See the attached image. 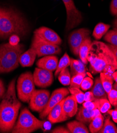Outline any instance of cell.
Returning <instances> with one entry per match:
<instances>
[{
	"label": "cell",
	"mask_w": 117,
	"mask_h": 133,
	"mask_svg": "<svg viewBox=\"0 0 117 133\" xmlns=\"http://www.w3.org/2000/svg\"><path fill=\"white\" fill-rule=\"evenodd\" d=\"M21 103L17 98L15 79L9 85L0 103V132H9L14 126Z\"/></svg>",
	"instance_id": "obj_1"
},
{
	"label": "cell",
	"mask_w": 117,
	"mask_h": 133,
	"mask_svg": "<svg viewBox=\"0 0 117 133\" xmlns=\"http://www.w3.org/2000/svg\"><path fill=\"white\" fill-rule=\"evenodd\" d=\"M89 70L93 74L103 72L107 66L117 69V61L108 45L99 41H93L88 56Z\"/></svg>",
	"instance_id": "obj_2"
},
{
	"label": "cell",
	"mask_w": 117,
	"mask_h": 133,
	"mask_svg": "<svg viewBox=\"0 0 117 133\" xmlns=\"http://www.w3.org/2000/svg\"><path fill=\"white\" fill-rule=\"evenodd\" d=\"M29 31L28 22L21 13L13 9L4 8L0 20V38L6 39L12 35H27Z\"/></svg>",
	"instance_id": "obj_3"
},
{
	"label": "cell",
	"mask_w": 117,
	"mask_h": 133,
	"mask_svg": "<svg viewBox=\"0 0 117 133\" xmlns=\"http://www.w3.org/2000/svg\"><path fill=\"white\" fill-rule=\"evenodd\" d=\"M23 50L24 46L20 44L15 46L10 43L0 45V73H8L16 69Z\"/></svg>",
	"instance_id": "obj_4"
},
{
	"label": "cell",
	"mask_w": 117,
	"mask_h": 133,
	"mask_svg": "<svg viewBox=\"0 0 117 133\" xmlns=\"http://www.w3.org/2000/svg\"><path fill=\"white\" fill-rule=\"evenodd\" d=\"M45 123L33 116L27 108L22 110L18 122L12 130V133H30L42 128Z\"/></svg>",
	"instance_id": "obj_5"
},
{
	"label": "cell",
	"mask_w": 117,
	"mask_h": 133,
	"mask_svg": "<svg viewBox=\"0 0 117 133\" xmlns=\"http://www.w3.org/2000/svg\"><path fill=\"white\" fill-rule=\"evenodd\" d=\"M17 89L19 99L23 102H29L35 90L33 75L31 72H26L20 75Z\"/></svg>",
	"instance_id": "obj_6"
},
{
	"label": "cell",
	"mask_w": 117,
	"mask_h": 133,
	"mask_svg": "<svg viewBox=\"0 0 117 133\" xmlns=\"http://www.w3.org/2000/svg\"><path fill=\"white\" fill-rule=\"evenodd\" d=\"M31 47L36 51L38 57L59 54L61 49L59 45L45 42L34 34L32 39Z\"/></svg>",
	"instance_id": "obj_7"
},
{
	"label": "cell",
	"mask_w": 117,
	"mask_h": 133,
	"mask_svg": "<svg viewBox=\"0 0 117 133\" xmlns=\"http://www.w3.org/2000/svg\"><path fill=\"white\" fill-rule=\"evenodd\" d=\"M62 1L67 11L66 30L69 31L81 23L82 16L76 8L73 0H62Z\"/></svg>",
	"instance_id": "obj_8"
},
{
	"label": "cell",
	"mask_w": 117,
	"mask_h": 133,
	"mask_svg": "<svg viewBox=\"0 0 117 133\" xmlns=\"http://www.w3.org/2000/svg\"><path fill=\"white\" fill-rule=\"evenodd\" d=\"M90 30L87 28H80L73 31L69 36L68 43L71 51L75 56L79 55L80 46L89 37Z\"/></svg>",
	"instance_id": "obj_9"
},
{
	"label": "cell",
	"mask_w": 117,
	"mask_h": 133,
	"mask_svg": "<svg viewBox=\"0 0 117 133\" xmlns=\"http://www.w3.org/2000/svg\"><path fill=\"white\" fill-rule=\"evenodd\" d=\"M50 92L46 90H35L29 101L30 109L38 112H42L49 101Z\"/></svg>",
	"instance_id": "obj_10"
},
{
	"label": "cell",
	"mask_w": 117,
	"mask_h": 133,
	"mask_svg": "<svg viewBox=\"0 0 117 133\" xmlns=\"http://www.w3.org/2000/svg\"><path fill=\"white\" fill-rule=\"evenodd\" d=\"M70 94L68 89L59 88L55 90L50 97L49 101L44 109L40 113V118L43 119L48 116V114L55 105L61 101Z\"/></svg>",
	"instance_id": "obj_11"
},
{
	"label": "cell",
	"mask_w": 117,
	"mask_h": 133,
	"mask_svg": "<svg viewBox=\"0 0 117 133\" xmlns=\"http://www.w3.org/2000/svg\"><path fill=\"white\" fill-rule=\"evenodd\" d=\"M33 75L35 85L38 87L47 88L53 82L54 77L52 72L45 69L36 68Z\"/></svg>",
	"instance_id": "obj_12"
},
{
	"label": "cell",
	"mask_w": 117,
	"mask_h": 133,
	"mask_svg": "<svg viewBox=\"0 0 117 133\" xmlns=\"http://www.w3.org/2000/svg\"><path fill=\"white\" fill-rule=\"evenodd\" d=\"M34 34L36 35L45 42L57 45H60L62 43L60 37L52 29L45 26H41L36 29Z\"/></svg>",
	"instance_id": "obj_13"
},
{
	"label": "cell",
	"mask_w": 117,
	"mask_h": 133,
	"mask_svg": "<svg viewBox=\"0 0 117 133\" xmlns=\"http://www.w3.org/2000/svg\"><path fill=\"white\" fill-rule=\"evenodd\" d=\"M64 99L55 105L48 114V119L51 123H61L67 121L69 117L65 113L63 108Z\"/></svg>",
	"instance_id": "obj_14"
},
{
	"label": "cell",
	"mask_w": 117,
	"mask_h": 133,
	"mask_svg": "<svg viewBox=\"0 0 117 133\" xmlns=\"http://www.w3.org/2000/svg\"><path fill=\"white\" fill-rule=\"evenodd\" d=\"M58 63V58L56 56L48 55L38 59L36 62V65L38 68L53 72L56 70Z\"/></svg>",
	"instance_id": "obj_15"
},
{
	"label": "cell",
	"mask_w": 117,
	"mask_h": 133,
	"mask_svg": "<svg viewBox=\"0 0 117 133\" xmlns=\"http://www.w3.org/2000/svg\"><path fill=\"white\" fill-rule=\"evenodd\" d=\"M98 110H99L98 109L95 110H90L82 106L77 110L76 114V119L84 124L89 123L100 112H98Z\"/></svg>",
	"instance_id": "obj_16"
},
{
	"label": "cell",
	"mask_w": 117,
	"mask_h": 133,
	"mask_svg": "<svg viewBox=\"0 0 117 133\" xmlns=\"http://www.w3.org/2000/svg\"><path fill=\"white\" fill-rule=\"evenodd\" d=\"M64 111L69 118L74 116L77 111V102L75 98L71 95L65 98L63 104Z\"/></svg>",
	"instance_id": "obj_17"
},
{
	"label": "cell",
	"mask_w": 117,
	"mask_h": 133,
	"mask_svg": "<svg viewBox=\"0 0 117 133\" xmlns=\"http://www.w3.org/2000/svg\"><path fill=\"white\" fill-rule=\"evenodd\" d=\"M37 56L35 50L32 47L25 52L22 53L19 59V63L23 67L31 66Z\"/></svg>",
	"instance_id": "obj_18"
},
{
	"label": "cell",
	"mask_w": 117,
	"mask_h": 133,
	"mask_svg": "<svg viewBox=\"0 0 117 133\" xmlns=\"http://www.w3.org/2000/svg\"><path fill=\"white\" fill-rule=\"evenodd\" d=\"M91 91L92 92L95 99L108 98V94L102 84L100 77L96 78L95 84Z\"/></svg>",
	"instance_id": "obj_19"
},
{
	"label": "cell",
	"mask_w": 117,
	"mask_h": 133,
	"mask_svg": "<svg viewBox=\"0 0 117 133\" xmlns=\"http://www.w3.org/2000/svg\"><path fill=\"white\" fill-rule=\"evenodd\" d=\"M92 42L90 37L87 38L82 43L79 51V55L81 61L84 64L88 63V56L91 47Z\"/></svg>",
	"instance_id": "obj_20"
},
{
	"label": "cell",
	"mask_w": 117,
	"mask_h": 133,
	"mask_svg": "<svg viewBox=\"0 0 117 133\" xmlns=\"http://www.w3.org/2000/svg\"><path fill=\"white\" fill-rule=\"evenodd\" d=\"M70 133H89V130L85 124L80 121H74L67 124Z\"/></svg>",
	"instance_id": "obj_21"
},
{
	"label": "cell",
	"mask_w": 117,
	"mask_h": 133,
	"mask_svg": "<svg viewBox=\"0 0 117 133\" xmlns=\"http://www.w3.org/2000/svg\"><path fill=\"white\" fill-rule=\"evenodd\" d=\"M104 117L99 112L90 123L89 125V131L91 133H97L103 125Z\"/></svg>",
	"instance_id": "obj_22"
},
{
	"label": "cell",
	"mask_w": 117,
	"mask_h": 133,
	"mask_svg": "<svg viewBox=\"0 0 117 133\" xmlns=\"http://www.w3.org/2000/svg\"><path fill=\"white\" fill-rule=\"evenodd\" d=\"M70 66L72 76L80 73H86L85 66L82 61L71 58Z\"/></svg>",
	"instance_id": "obj_23"
},
{
	"label": "cell",
	"mask_w": 117,
	"mask_h": 133,
	"mask_svg": "<svg viewBox=\"0 0 117 133\" xmlns=\"http://www.w3.org/2000/svg\"><path fill=\"white\" fill-rule=\"evenodd\" d=\"M110 25L102 22L97 24L92 32L93 37L97 40H100L108 31Z\"/></svg>",
	"instance_id": "obj_24"
},
{
	"label": "cell",
	"mask_w": 117,
	"mask_h": 133,
	"mask_svg": "<svg viewBox=\"0 0 117 133\" xmlns=\"http://www.w3.org/2000/svg\"><path fill=\"white\" fill-rule=\"evenodd\" d=\"M97 108L103 114L107 112L111 108V104L107 99H95L93 101Z\"/></svg>",
	"instance_id": "obj_25"
},
{
	"label": "cell",
	"mask_w": 117,
	"mask_h": 133,
	"mask_svg": "<svg viewBox=\"0 0 117 133\" xmlns=\"http://www.w3.org/2000/svg\"><path fill=\"white\" fill-rule=\"evenodd\" d=\"M70 63L71 59L69 57L68 54L67 52H66L58 63L57 69L55 71V76L57 77L61 71H62L64 69L68 68L70 65Z\"/></svg>",
	"instance_id": "obj_26"
},
{
	"label": "cell",
	"mask_w": 117,
	"mask_h": 133,
	"mask_svg": "<svg viewBox=\"0 0 117 133\" xmlns=\"http://www.w3.org/2000/svg\"><path fill=\"white\" fill-rule=\"evenodd\" d=\"M100 78L102 84L108 94L113 88V78L106 75L102 72L100 73Z\"/></svg>",
	"instance_id": "obj_27"
},
{
	"label": "cell",
	"mask_w": 117,
	"mask_h": 133,
	"mask_svg": "<svg viewBox=\"0 0 117 133\" xmlns=\"http://www.w3.org/2000/svg\"><path fill=\"white\" fill-rule=\"evenodd\" d=\"M98 133H117V127L111 121L110 118L106 119L102 128Z\"/></svg>",
	"instance_id": "obj_28"
},
{
	"label": "cell",
	"mask_w": 117,
	"mask_h": 133,
	"mask_svg": "<svg viewBox=\"0 0 117 133\" xmlns=\"http://www.w3.org/2000/svg\"><path fill=\"white\" fill-rule=\"evenodd\" d=\"M71 74L68 68L60 72L58 75V79L63 85H69L71 83Z\"/></svg>",
	"instance_id": "obj_29"
},
{
	"label": "cell",
	"mask_w": 117,
	"mask_h": 133,
	"mask_svg": "<svg viewBox=\"0 0 117 133\" xmlns=\"http://www.w3.org/2000/svg\"><path fill=\"white\" fill-rule=\"evenodd\" d=\"M68 90L70 94L75 98L78 103L81 104L84 102L85 94L79 89V88L70 87Z\"/></svg>",
	"instance_id": "obj_30"
},
{
	"label": "cell",
	"mask_w": 117,
	"mask_h": 133,
	"mask_svg": "<svg viewBox=\"0 0 117 133\" xmlns=\"http://www.w3.org/2000/svg\"><path fill=\"white\" fill-rule=\"evenodd\" d=\"M104 40L107 43L114 46H117V30L108 31L104 36Z\"/></svg>",
	"instance_id": "obj_31"
},
{
	"label": "cell",
	"mask_w": 117,
	"mask_h": 133,
	"mask_svg": "<svg viewBox=\"0 0 117 133\" xmlns=\"http://www.w3.org/2000/svg\"><path fill=\"white\" fill-rule=\"evenodd\" d=\"M86 73H83L77 74L72 76L71 79V83L70 84V87H74L80 89L83 79L86 76Z\"/></svg>",
	"instance_id": "obj_32"
},
{
	"label": "cell",
	"mask_w": 117,
	"mask_h": 133,
	"mask_svg": "<svg viewBox=\"0 0 117 133\" xmlns=\"http://www.w3.org/2000/svg\"><path fill=\"white\" fill-rule=\"evenodd\" d=\"M93 85V79L90 77H85L81 84V89L83 91H87L91 88Z\"/></svg>",
	"instance_id": "obj_33"
},
{
	"label": "cell",
	"mask_w": 117,
	"mask_h": 133,
	"mask_svg": "<svg viewBox=\"0 0 117 133\" xmlns=\"http://www.w3.org/2000/svg\"><path fill=\"white\" fill-rule=\"evenodd\" d=\"M108 98L111 104L115 107L117 105V90L112 88L108 94Z\"/></svg>",
	"instance_id": "obj_34"
},
{
	"label": "cell",
	"mask_w": 117,
	"mask_h": 133,
	"mask_svg": "<svg viewBox=\"0 0 117 133\" xmlns=\"http://www.w3.org/2000/svg\"><path fill=\"white\" fill-rule=\"evenodd\" d=\"M110 11L112 15L117 16V0H112L110 5Z\"/></svg>",
	"instance_id": "obj_35"
},
{
	"label": "cell",
	"mask_w": 117,
	"mask_h": 133,
	"mask_svg": "<svg viewBox=\"0 0 117 133\" xmlns=\"http://www.w3.org/2000/svg\"><path fill=\"white\" fill-rule=\"evenodd\" d=\"M51 133H70L68 128H65L63 126L57 127L51 131Z\"/></svg>",
	"instance_id": "obj_36"
},
{
	"label": "cell",
	"mask_w": 117,
	"mask_h": 133,
	"mask_svg": "<svg viewBox=\"0 0 117 133\" xmlns=\"http://www.w3.org/2000/svg\"><path fill=\"white\" fill-rule=\"evenodd\" d=\"M19 41H20L19 37L18 35H13L10 37L9 43L13 46H15L18 45Z\"/></svg>",
	"instance_id": "obj_37"
},
{
	"label": "cell",
	"mask_w": 117,
	"mask_h": 133,
	"mask_svg": "<svg viewBox=\"0 0 117 133\" xmlns=\"http://www.w3.org/2000/svg\"><path fill=\"white\" fill-rule=\"evenodd\" d=\"M83 106L84 107L90 109V110H95L97 109V107L93 101H84Z\"/></svg>",
	"instance_id": "obj_38"
},
{
	"label": "cell",
	"mask_w": 117,
	"mask_h": 133,
	"mask_svg": "<svg viewBox=\"0 0 117 133\" xmlns=\"http://www.w3.org/2000/svg\"><path fill=\"white\" fill-rule=\"evenodd\" d=\"M107 113L111 116L112 120L115 123H117V110L116 109H114V110L110 109L107 111Z\"/></svg>",
	"instance_id": "obj_39"
},
{
	"label": "cell",
	"mask_w": 117,
	"mask_h": 133,
	"mask_svg": "<svg viewBox=\"0 0 117 133\" xmlns=\"http://www.w3.org/2000/svg\"><path fill=\"white\" fill-rule=\"evenodd\" d=\"M95 98L91 91L87 92L85 94V100L84 101H93Z\"/></svg>",
	"instance_id": "obj_40"
},
{
	"label": "cell",
	"mask_w": 117,
	"mask_h": 133,
	"mask_svg": "<svg viewBox=\"0 0 117 133\" xmlns=\"http://www.w3.org/2000/svg\"><path fill=\"white\" fill-rule=\"evenodd\" d=\"M5 94V88L4 83L1 79H0V99L3 98Z\"/></svg>",
	"instance_id": "obj_41"
},
{
	"label": "cell",
	"mask_w": 117,
	"mask_h": 133,
	"mask_svg": "<svg viewBox=\"0 0 117 133\" xmlns=\"http://www.w3.org/2000/svg\"><path fill=\"white\" fill-rule=\"evenodd\" d=\"M108 46L110 48V49H111V50L112 51V52H113V54L115 56V57L116 59V61H117V46H113L110 44L108 45Z\"/></svg>",
	"instance_id": "obj_42"
},
{
	"label": "cell",
	"mask_w": 117,
	"mask_h": 133,
	"mask_svg": "<svg viewBox=\"0 0 117 133\" xmlns=\"http://www.w3.org/2000/svg\"><path fill=\"white\" fill-rule=\"evenodd\" d=\"M112 77L113 80L115 81L116 83H117V71H114V72L112 74Z\"/></svg>",
	"instance_id": "obj_43"
},
{
	"label": "cell",
	"mask_w": 117,
	"mask_h": 133,
	"mask_svg": "<svg viewBox=\"0 0 117 133\" xmlns=\"http://www.w3.org/2000/svg\"><path fill=\"white\" fill-rule=\"evenodd\" d=\"M113 25V29L117 30V18L114 21Z\"/></svg>",
	"instance_id": "obj_44"
},
{
	"label": "cell",
	"mask_w": 117,
	"mask_h": 133,
	"mask_svg": "<svg viewBox=\"0 0 117 133\" xmlns=\"http://www.w3.org/2000/svg\"><path fill=\"white\" fill-rule=\"evenodd\" d=\"M4 8H2L0 7V20H1V17L2 16V15L3 13V12H4Z\"/></svg>",
	"instance_id": "obj_45"
},
{
	"label": "cell",
	"mask_w": 117,
	"mask_h": 133,
	"mask_svg": "<svg viewBox=\"0 0 117 133\" xmlns=\"http://www.w3.org/2000/svg\"><path fill=\"white\" fill-rule=\"evenodd\" d=\"M113 88L117 90V83H115L113 85Z\"/></svg>",
	"instance_id": "obj_46"
},
{
	"label": "cell",
	"mask_w": 117,
	"mask_h": 133,
	"mask_svg": "<svg viewBox=\"0 0 117 133\" xmlns=\"http://www.w3.org/2000/svg\"><path fill=\"white\" fill-rule=\"evenodd\" d=\"M115 109H116L117 110V105L115 106Z\"/></svg>",
	"instance_id": "obj_47"
}]
</instances>
